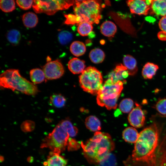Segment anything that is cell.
Segmentation results:
<instances>
[{
  "label": "cell",
  "mask_w": 166,
  "mask_h": 166,
  "mask_svg": "<svg viewBox=\"0 0 166 166\" xmlns=\"http://www.w3.org/2000/svg\"><path fill=\"white\" fill-rule=\"evenodd\" d=\"M159 137V130L155 123L144 128L139 133L135 144L131 159L137 161H145L150 159L158 147Z\"/></svg>",
  "instance_id": "1"
},
{
  "label": "cell",
  "mask_w": 166,
  "mask_h": 166,
  "mask_svg": "<svg viewBox=\"0 0 166 166\" xmlns=\"http://www.w3.org/2000/svg\"><path fill=\"white\" fill-rule=\"evenodd\" d=\"M82 147L87 158L99 163L113 150L114 144L108 134L97 131L85 144H82Z\"/></svg>",
  "instance_id": "2"
},
{
  "label": "cell",
  "mask_w": 166,
  "mask_h": 166,
  "mask_svg": "<svg viewBox=\"0 0 166 166\" xmlns=\"http://www.w3.org/2000/svg\"><path fill=\"white\" fill-rule=\"evenodd\" d=\"M0 84L3 88L28 95H35L39 92L34 83L21 76L18 69H9L3 72L0 75Z\"/></svg>",
  "instance_id": "3"
},
{
  "label": "cell",
  "mask_w": 166,
  "mask_h": 166,
  "mask_svg": "<svg viewBox=\"0 0 166 166\" xmlns=\"http://www.w3.org/2000/svg\"><path fill=\"white\" fill-rule=\"evenodd\" d=\"M73 10L77 25L83 22L98 24L102 18L100 5L95 0H76Z\"/></svg>",
  "instance_id": "4"
},
{
  "label": "cell",
  "mask_w": 166,
  "mask_h": 166,
  "mask_svg": "<svg viewBox=\"0 0 166 166\" xmlns=\"http://www.w3.org/2000/svg\"><path fill=\"white\" fill-rule=\"evenodd\" d=\"M80 85L85 91L93 95H97L103 86V78L101 72L94 67L86 68L79 76Z\"/></svg>",
  "instance_id": "5"
},
{
  "label": "cell",
  "mask_w": 166,
  "mask_h": 166,
  "mask_svg": "<svg viewBox=\"0 0 166 166\" xmlns=\"http://www.w3.org/2000/svg\"><path fill=\"white\" fill-rule=\"evenodd\" d=\"M69 135L59 123L43 140L41 147L48 148L52 152L60 154L65 149Z\"/></svg>",
  "instance_id": "6"
},
{
  "label": "cell",
  "mask_w": 166,
  "mask_h": 166,
  "mask_svg": "<svg viewBox=\"0 0 166 166\" xmlns=\"http://www.w3.org/2000/svg\"><path fill=\"white\" fill-rule=\"evenodd\" d=\"M32 6L37 13H44L48 15L54 14L59 10H63L62 0H33Z\"/></svg>",
  "instance_id": "7"
},
{
  "label": "cell",
  "mask_w": 166,
  "mask_h": 166,
  "mask_svg": "<svg viewBox=\"0 0 166 166\" xmlns=\"http://www.w3.org/2000/svg\"><path fill=\"white\" fill-rule=\"evenodd\" d=\"M124 84L121 81L115 84L104 83L98 92L97 98L102 100H118L123 89Z\"/></svg>",
  "instance_id": "8"
},
{
  "label": "cell",
  "mask_w": 166,
  "mask_h": 166,
  "mask_svg": "<svg viewBox=\"0 0 166 166\" xmlns=\"http://www.w3.org/2000/svg\"><path fill=\"white\" fill-rule=\"evenodd\" d=\"M46 80H53L60 78L64 73L63 66L59 60L49 61L42 68Z\"/></svg>",
  "instance_id": "9"
},
{
  "label": "cell",
  "mask_w": 166,
  "mask_h": 166,
  "mask_svg": "<svg viewBox=\"0 0 166 166\" xmlns=\"http://www.w3.org/2000/svg\"><path fill=\"white\" fill-rule=\"evenodd\" d=\"M136 107L130 112L128 120L130 124L134 128H140L144 125L145 121L144 113L140 105L136 103Z\"/></svg>",
  "instance_id": "10"
},
{
  "label": "cell",
  "mask_w": 166,
  "mask_h": 166,
  "mask_svg": "<svg viewBox=\"0 0 166 166\" xmlns=\"http://www.w3.org/2000/svg\"><path fill=\"white\" fill-rule=\"evenodd\" d=\"M127 4L132 14L139 15H147L150 10V7L144 0H129Z\"/></svg>",
  "instance_id": "11"
},
{
  "label": "cell",
  "mask_w": 166,
  "mask_h": 166,
  "mask_svg": "<svg viewBox=\"0 0 166 166\" xmlns=\"http://www.w3.org/2000/svg\"><path fill=\"white\" fill-rule=\"evenodd\" d=\"M129 73L126 68L122 64L118 65L114 70L109 73L108 79L111 80L113 84L119 81L125 82L126 78L129 75Z\"/></svg>",
  "instance_id": "12"
},
{
  "label": "cell",
  "mask_w": 166,
  "mask_h": 166,
  "mask_svg": "<svg viewBox=\"0 0 166 166\" xmlns=\"http://www.w3.org/2000/svg\"><path fill=\"white\" fill-rule=\"evenodd\" d=\"M67 160L60 154L52 152L49 153L47 160L44 163V166H66Z\"/></svg>",
  "instance_id": "13"
},
{
  "label": "cell",
  "mask_w": 166,
  "mask_h": 166,
  "mask_svg": "<svg viewBox=\"0 0 166 166\" xmlns=\"http://www.w3.org/2000/svg\"><path fill=\"white\" fill-rule=\"evenodd\" d=\"M150 10L152 14L163 17L166 16V0H152Z\"/></svg>",
  "instance_id": "14"
},
{
  "label": "cell",
  "mask_w": 166,
  "mask_h": 166,
  "mask_svg": "<svg viewBox=\"0 0 166 166\" xmlns=\"http://www.w3.org/2000/svg\"><path fill=\"white\" fill-rule=\"evenodd\" d=\"M68 66L70 71L74 74L81 73L85 67V61L76 57L71 59L68 63Z\"/></svg>",
  "instance_id": "15"
},
{
  "label": "cell",
  "mask_w": 166,
  "mask_h": 166,
  "mask_svg": "<svg viewBox=\"0 0 166 166\" xmlns=\"http://www.w3.org/2000/svg\"><path fill=\"white\" fill-rule=\"evenodd\" d=\"M123 63L129 75L134 76L137 73L138 69L137 61L133 56L129 54L125 55L123 58Z\"/></svg>",
  "instance_id": "16"
},
{
  "label": "cell",
  "mask_w": 166,
  "mask_h": 166,
  "mask_svg": "<svg viewBox=\"0 0 166 166\" xmlns=\"http://www.w3.org/2000/svg\"><path fill=\"white\" fill-rule=\"evenodd\" d=\"M159 66L153 63L148 62L144 66L141 73L143 77L145 79H151L154 76Z\"/></svg>",
  "instance_id": "17"
},
{
  "label": "cell",
  "mask_w": 166,
  "mask_h": 166,
  "mask_svg": "<svg viewBox=\"0 0 166 166\" xmlns=\"http://www.w3.org/2000/svg\"><path fill=\"white\" fill-rule=\"evenodd\" d=\"M139 133L137 130L132 127L125 128L122 132L123 139L126 142L130 143H135L139 136Z\"/></svg>",
  "instance_id": "18"
},
{
  "label": "cell",
  "mask_w": 166,
  "mask_h": 166,
  "mask_svg": "<svg viewBox=\"0 0 166 166\" xmlns=\"http://www.w3.org/2000/svg\"><path fill=\"white\" fill-rule=\"evenodd\" d=\"M101 32L105 36L113 37L117 31L115 24L110 21H106L103 22L100 27Z\"/></svg>",
  "instance_id": "19"
},
{
  "label": "cell",
  "mask_w": 166,
  "mask_h": 166,
  "mask_svg": "<svg viewBox=\"0 0 166 166\" xmlns=\"http://www.w3.org/2000/svg\"><path fill=\"white\" fill-rule=\"evenodd\" d=\"M22 20L24 26L29 28L35 27L38 22V18L37 15L31 12L23 14L22 16Z\"/></svg>",
  "instance_id": "20"
},
{
  "label": "cell",
  "mask_w": 166,
  "mask_h": 166,
  "mask_svg": "<svg viewBox=\"0 0 166 166\" xmlns=\"http://www.w3.org/2000/svg\"><path fill=\"white\" fill-rule=\"evenodd\" d=\"M85 124L86 127L93 132H97L101 129V122L99 119L94 116H90L85 119Z\"/></svg>",
  "instance_id": "21"
},
{
  "label": "cell",
  "mask_w": 166,
  "mask_h": 166,
  "mask_svg": "<svg viewBox=\"0 0 166 166\" xmlns=\"http://www.w3.org/2000/svg\"><path fill=\"white\" fill-rule=\"evenodd\" d=\"M30 75V80L34 84H40L46 80L43 70L39 68H35L31 70Z\"/></svg>",
  "instance_id": "22"
},
{
  "label": "cell",
  "mask_w": 166,
  "mask_h": 166,
  "mask_svg": "<svg viewBox=\"0 0 166 166\" xmlns=\"http://www.w3.org/2000/svg\"><path fill=\"white\" fill-rule=\"evenodd\" d=\"M70 50L73 55L76 57H79L85 53L86 48L83 42L79 41H75L71 44Z\"/></svg>",
  "instance_id": "23"
},
{
  "label": "cell",
  "mask_w": 166,
  "mask_h": 166,
  "mask_svg": "<svg viewBox=\"0 0 166 166\" xmlns=\"http://www.w3.org/2000/svg\"><path fill=\"white\" fill-rule=\"evenodd\" d=\"M89 57L92 62L95 64H99L103 61L105 55L104 52L101 49L95 48L90 51Z\"/></svg>",
  "instance_id": "24"
},
{
  "label": "cell",
  "mask_w": 166,
  "mask_h": 166,
  "mask_svg": "<svg viewBox=\"0 0 166 166\" xmlns=\"http://www.w3.org/2000/svg\"><path fill=\"white\" fill-rule=\"evenodd\" d=\"M66 100L60 94H54L50 97L49 103L52 105L57 108H61L65 105Z\"/></svg>",
  "instance_id": "25"
},
{
  "label": "cell",
  "mask_w": 166,
  "mask_h": 166,
  "mask_svg": "<svg viewBox=\"0 0 166 166\" xmlns=\"http://www.w3.org/2000/svg\"><path fill=\"white\" fill-rule=\"evenodd\" d=\"M6 38L8 41L12 45L15 46L19 43L21 38V35L18 30L13 29L7 32Z\"/></svg>",
  "instance_id": "26"
},
{
  "label": "cell",
  "mask_w": 166,
  "mask_h": 166,
  "mask_svg": "<svg viewBox=\"0 0 166 166\" xmlns=\"http://www.w3.org/2000/svg\"><path fill=\"white\" fill-rule=\"evenodd\" d=\"M134 102L131 99L124 98L120 102L119 107L120 110L124 113H128L133 109Z\"/></svg>",
  "instance_id": "27"
},
{
  "label": "cell",
  "mask_w": 166,
  "mask_h": 166,
  "mask_svg": "<svg viewBox=\"0 0 166 166\" xmlns=\"http://www.w3.org/2000/svg\"><path fill=\"white\" fill-rule=\"evenodd\" d=\"M92 24L90 23L83 22L78 25L77 30L78 33L83 36L88 35L93 29Z\"/></svg>",
  "instance_id": "28"
},
{
  "label": "cell",
  "mask_w": 166,
  "mask_h": 166,
  "mask_svg": "<svg viewBox=\"0 0 166 166\" xmlns=\"http://www.w3.org/2000/svg\"><path fill=\"white\" fill-rule=\"evenodd\" d=\"M61 125L71 137L75 136L78 132L77 128L73 126L69 120H65L61 121Z\"/></svg>",
  "instance_id": "29"
},
{
  "label": "cell",
  "mask_w": 166,
  "mask_h": 166,
  "mask_svg": "<svg viewBox=\"0 0 166 166\" xmlns=\"http://www.w3.org/2000/svg\"><path fill=\"white\" fill-rule=\"evenodd\" d=\"M0 8L4 12L7 13L12 12L15 9V1L13 0H1Z\"/></svg>",
  "instance_id": "30"
},
{
  "label": "cell",
  "mask_w": 166,
  "mask_h": 166,
  "mask_svg": "<svg viewBox=\"0 0 166 166\" xmlns=\"http://www.w3.org/2000/svg\"><path fill=\"white\" fill-rule=\"evenodd\" d=\"M73 35L70 32L63 30L60 32L58 35L59 42L62 45H65L70 42L73 38Z\"/></svg>",
  "instance_id": "31"
},
{
  "label": "cell",
  "mask_w": 166,
  "mask_h": 166,
  "mask_svg": "<svg viewBox=\"0 0 166 166\" xmlns=\"http://www.w3.org/2000/svg\"><path fill=\"white\" fill-rule=\"evenodd\" d=\"M100 166H116V161L114 156L109 153L100 162Z\"/></svg>",
  "instance_id": "32"
},
{
  "label": "cell",
  "mask_w": 166,
  "mask_h": 166,
  "mask_svg": "<svg viewBox=\"0 0 166 166\" xmlns=\"http://www.w3.org/2000/svg\"><path fill=\"white\" fill-rule=\"evenodd\" d=\"M20 127L21 130L24 132H31L34 129L35 123L32 121L26 120L22 123Z\"/></svg>",
  "instance_id": "33"
},
{
  "label": "cell",
  "mask_w": 166,
  "mask_h": 166,
  "mask_svg": "<svg viewBox=\"0 0 166 166\" xmlns=\"http://www.w3.org/2000/svg\"><path fill=\"white\" fill-rule=\"evenodd\" d=\"M155 108L160 114L166 115V98L159 99L155 104Z\"/></svg>",
  "instance_id": "34"
},
{
  "label": "cell",
  "mask_w": 166,
  "mask_h": 166,
  "mask_svg": "<svg viewBox=\"0 0 166 166\" xmlns=\"http://www.w3.org/2000/svg\"><path fill=\"white\" fill-rule=\"evenodd\" d=\"M16 2L18 5L22 9L27 10L33 6V0H17Z\"/></svg>",
  "instance_id": "35"
},
{
  "label": "cell",
  "mask_w": 166,
  "mask_h": 166,
  "mask_svg": "<svg viewBox=\"0 0 166 166\" xmlns=\"http://www.w3.org/2000/svg\"><path fill=\"white\" fill-rule=\"evenodd\" d=\"M64 16L66 18L65 24L67 25H77V18L75 14H65Z\"/></svg>",
  "instance_id": "36"
},
{
  "label": "cell",
  "mask_w": 166,
  "mask_h": 166,
  "mask_svg": "<svg viewBox=\"0 0 166 166\" xmlns=\"http://www.w3.org/2000/svg\"><path fill=\"white\" fill-rule=\"evenodd\" d=\"M158 25L161 30L166 32V16L162 17L160 18Z\"/></svg>",
  "instance_id": "37"
},
{
  "label": "cell",
  "mask_w": 166,
  "mask_h": 166,
  "mask_svg": "<svg viewBox=\"0 0 166 166\" xmlns=\"http://www.w3.org/2000/svg\"><path fill=\"white\" fill-rule=\"evenodd\" d=\"M157 37L161 41H166V32L162 31L159 32L157 34Z\"/></svg>",
  "instance_id": "38"
},
{
  "label": "cell",
  "mask_w": 166,
  "mask_h": 166,
  "mask_svg": "<svg viewBox=\"0 0 166 166\" xmlns=\"http://www.w3.org/2000/svg\"><path fill=\"white\" fill-rule=\"evenodd\" d=\"M34 158L33 157L30 156L27 158V161L29 163H32L34 161Z\"/></svg>",
  "instance_id": "39"
},
{
  "label": "cell",
  "mask_w": 166,
  "mask_h": 166,
  "mask_svg": "<svg viewBox=\"0 0 166 166\" xmlns=\"http://www.w3.org/2000/svg\"><path fill=\"white\" fill-rule=\"evenodd\" d=\"M152 0H145V2L147 5L150 7L151 6Z\"/></svg>",
  "instance_id": "40"
},
{
  "label": "cell",
  "mask_w": 166,
  "mask_h": 166,
  "mask_svg": "<svg viewBox=\"0 0 166 166\" xmlns=\"http://www.w3.org/2000/svg\"><path fill=\"white\" fill-rule=\"evenodd\" d=\"M4 159L3 156H1L0 157V161L1 162H3L4 160Z\"/></svg>",
  "instance_id": "41"
}]
</instances>
